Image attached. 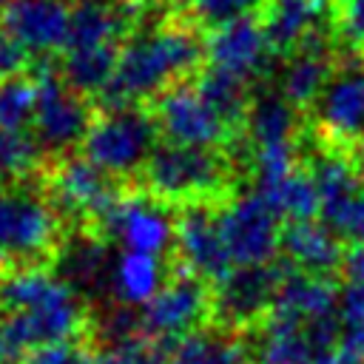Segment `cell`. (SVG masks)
<instances>
[{"label":"cell","instance_id":"40","mask_svg":"<svg viewBox=\"0 0 364 364\" xmlns=\"http://www.w3.org/2000/svg\"><path fill=\"white\" fill-rule=\"evenodd\" d=\"M316 364H364V353H358V350H350V347L338 344V347H333V350L321 353V355L316 358Z\"/></svg>","mask_w":364,"mask_h":364},{"label":"cell","instance_id":"26","mask_svg":"<svg viewBox=\"0 0 364 364\" xmlns=\"http://www.w3.org/2000/svg\"><path fill=\"white\" fill-rule=\"evenodd\" d=\"M247 134L253 145L293 142L299 131V114L282 94H262L247 108Z\"/></svg>","mask_w":364,"mask_h":364},{"label":"cell","instance_id":"37","mask_svg":"<svg viewBox=\"0 0 364 364\" xmlns=\"http://www.w3.org/2000/svg\"><path fill=\"white\" fill-rule=\"evenodd\" d=\"M333 23L353 48H364V0H336Z\"/></svg>","mask_w":364,"mask_h":364},{"label":"cell","instance_id":"44","mask_svg":"<svg viewBox=\"0 0 364 364\" xmlns=\"http://www.w3.org/2000/svg\"><path fill=\"white\" fill-rule=\"evenodd\" d=\"M3 262H6V253H3V247H0V270H3Z\"/></svg>","mask_w":364,"mask_h":364},{"label":"cell","instance_id":"28","mask_svg":"<svg viewBox=\"0 0 364 364\" xmlns=\"http://www.w3.org/2000/svg\"><path fill=\"white\" fill-rule=\"evenodd\" d=\"M259 193L287 222H310L321 213V196L316 191L310 171H304V168H296L287 179H282L279 185L259 191Z\"/></svg>","mask_w":364,"mask_h":364},{"label":"cell","instance_id":"41","mask_svg":"<svg viewBox=\"0 0 364 364\" xmlns=\"http://www.w3.org/2000/svg\"><path fill=\"white\" fill-rule=\"evenodd\" d=\"M353 159H355V165H358V171L364 173V134L355 139V148H353Z\"/></svg>","mask_w":364,"mask_h":364},{"label":"cell","instance_id":"30","mask_svg":"<svg viewBox=\"0 0 364 364\" xmlns=\"http://www.w3.org/2000/svg\"><path fill=\"white\" fill-rule=\"evenodd\" d=\"M37 91L31 80L6 77L0 80V131L23 134L28 122H34Z\"/></svg>","mask_w":364,"mask_h":364},{"label":"cell","instance_id":"14","mask_svg":"<svg viewBox=\"0 0 364 364\" xmlns=\"http://www.w3.org/2000/svg\"><path fill=\"white\" fill-rule=\"evenodd\" d=\"M318 131L330 142H350L364 134V65L333 71L313 105Z\"/></svg>","mask_w":364,"mask_h":364},{"label":"cell","instance_id":"3","mask_svg":"<svg viewBox=\"0 0 364 364\" xmlns=\"http://www.w3.org/2000/svg\"><path fill=\"white\" fill-rule=\"evenodd\" d=\"M159 128L142 108H119L97 117L82 139V156L108 176H131L156 151Z\"/></svg>","mask_w":364,"mask_h":364},{"label":"cell","instance_id":"43","mask_svg":"<svg viewBox=\"0 0 364 364\" xmlns=\"http://www.w3.org/2000/svg\"><path fill=\"white\" fill-rule=\"evenodd\" d=\"M9 3H11V0H0V11H6V9H9Z\"/></svg>","mask_w":364,"mask_h":364},{"label":"cell","instance_id":"1","mask_svg":"<svg viewBox=\"0 0 364 364\" xmlns=\"http://www.w3.org/2000/svg\"><path fill=\"white\" fill-rule=\"evenodd\" d=\"M205 57V43L193 26L168 23L134 34L117 60V71L108 88L100 94L108 111L134 108L139 100L156 97L191 74Z\"/></svg>","mask_w":364,"mask_h":364},{"label":"cell","instance_id":"6","mask_svg":"<svg viewBox=\"0 0 364 364\" xmlns=\"http://www.w3.org/2000/svg\"><path fill=\"white\" fill-rule=\"evenodd\" d=\"M154 122L165 136V142L185 148H208V151L225 145L236 131L199 94L196 85H185V82H176L156 97Z\"/></svg>","mask_w":364,"mask_h":364},{"label":"cell","instance_id":"2","mask_svg":"<svg viewBox=\"0 0 364 364\" xmlns=\"http://www.w3.org/2000/svg\"><path fill=\"white\" fill-rule=\"evenodd\" d=\"M145 191L162 205H208L228 191L230 165L219 151L162 142L142 168Z\"/></svg>","mask_w":364,"mask_h":364},{"label":"cell","instance_id":"10","mask_svg":"<svg viewBox=\"0 0 364 364\" xmlns=\"http://www.w3.org/2000/svg\"><path fill=\"white\" fill-rule=\"evenodd\" d=\"M287 267L270 262L256 267H230L213 287V316L225 327H247L264 321Z\"/></svg>","mask_w":364,"mask_h":364},{"label":"cell","instance_id":"16","mask_svg":"<svg viewBox=\"0 0 364 364\" xmlns=\"http://www.w3.org/2000/svg\"><path fill=\"white\" fill-rule=\"evenodd\" d=\"M270 313L296 318L318 333L338 338V287L327 276L287 273Z\"/></svg>","mask_w":364,"mask_h":364},{"label":"cell","instance_id":"4","mask_svg":"<svg viewBox=\"0 0 364 364\" xmlns=\"http://www.w3.org/2000/svg\"><path fill=\"white\" fill-rule=\"evenodd\" d=\"M279 213L270 208V202L259 193H239L228 199L216 210V225L225 242V250L230 256L233 267H256L270 264L276 253L282 250V225Z\"/></svg>","mask_w":364,"mask_h":364},{"label":"cell","instance_id":"23","mask_svg":"<svg viewBox=\"0 0 364 364\" xmlns=\"http://www.w3.org/2000/svg\"><path fill=\"white\" fill-rule=\"evenodd\" d=\"M119 46H68L63 57V80L77 94H102L117 71Z\"/></svg>","mask_w":364,"mask_h":364},{"label":"cell","instance_id":"36","mask_svg":"<svg viewBox=\"0 0 364 364\" xmlns=\"http://www.w3.org/2000/svg\"><path fill=\"white\" fill-rule=\"evenodd\" d=\"M321 216L338 233V239H347L355 247H364V188L355 196H350L347 202L324 208Z\"/></svg>","mask_w":364,"mask_h":364},{"label":"cell","instance_id":"34","mask_svg":"<svg viewBox=\"0 0 364 364\" xmlns=\"http://www.w3.org/2000/svg\"><path fill=\"white\" fill-rule=\"evenodd\" d=\"M88 364H165V353L142 336L102 344L97 353H91Z\"/></svg>","mask_w":364,"mask_h":364},{"label":"cell","instance_id":"22","mask_svg":"<svg viewBox=\"0 0 364 364\" xmlns=\"http://www.w3.org/2000/svg\"><path fill=\"white\" fill-rule=\"evenodd\" d=\"M108 247L100 236H77L57 256V276L68 282L80 296L108 287L111 279Z\"/></svg>","mask_w":364,"mask_h":364},{"label":"cell","instance_id":"38","mask_svg":"<svg viewBox=\"0 0 364 364\" xmlns=\"http://www.w3.org/2000/svg\"><path fill=\"white\" fill-rule=\"evenodd\" d=\"M91 353H85L82 347L71 344V341H63V344H48V347H40V350H31L23 364H88Z\"/></svg>","mask_w":364,"mask_h":364},{"label":"cell","instance_id":"31","mask_svg":"<svg viewBox=\"0 0 364 364\" xmlns=\"http://www.w3.org/2000/svg\"><path fill=\"white\" fill-rule=\"evenodd\" d=\"M40 145L34 134H9L0 131V188H6L11 179L26 176L37 159H40Z\"/></svg>","mask_w":364,"mask_h":364},{"label":"cell","instance_id":"33","mask_svg":"<svg viewBox=\"0 0 364 364\" xmlns=\"http://www.w3.org/2000/svg\"><path fill=\"white\" fill-rule=\"evenodd\" d=\"M338 338L344 347L364 353V284H350L338 290Z\"/></svg>","mask_w":364,"mask_h":364},{"label":"cell","instance_id":"24","mask_svg":"<svg viewBox=\"0 0 364 364\" xmlns=\"http://www.w3.org/2000/svg\"><path fill=\"white\" fill-rule=\"evenodd\" d=\"M165 364H247V350L228 333L196 330L165 353Z\"/></svg>","mask_w":364,"mask_h":364},{"label":"cell","instance_id":"32","mask_svg":"<svg viewBox=\"0 0 364 364\" xmlns=\"http://www.w3.org/2000/svg\"><path fill=\"white\" fill-rule=\"evenodd\" d=\"M253 171H256V191H267L287 179L296 171V145L293 142H273L253 148Z\"/></svg>","mask_w":364,"mask_h":364},{"label":"cell","instance_id":"21","mask_svg":"<svg viewBox=\"0 0 364 364\" xmlns=\"http://www.w3.org/2000/svg\"><path fill=\"white\" fill-rule=\"evenodd\" d=\"M165 264L159 256L122 250L111 264L108 290L122 307H145L165 287Z\"/></svg>","mask_w":364,"mask_h":364},{"label":"cell","instance_id":"15","mask_svg":"<svg viewBox=\"0 0 364 364\" xmlns=\"http://www.w3.org/2000/svg\"><path fill=\"white\" fill-rule=\"evenodd\" d=\"M173 247L185 270L205 282H219L233 267L216 225V213H210L205 205H191L176 216Z\"/></svg>","mask_w":364,"mask_h":364},{"label":"cell","instance_id":"45","mask_svg":"<svg viewBox=\"0 0 364 364\" xmlns=\"http://www.w3.org/2000/svg\"><path fill=\"white\" fill-rule=\"evenodd\" d=\"M171 3H182V0H171Z\"/></svg>","mask_w":364,"mask_h":364},{"label":"cell","instance_id":"17","mask_svg":"<svg viewBox=\"0 0 364 364\" xmlns=\"http://www.w3.org/2000/svg\"><path fill=\"white\" fill-rule=\"evenodd\" d=\"M333 336L318 333L296 318L267 313L256 338L259 364H316V358L333 350Z\"/></svg>","mask_w":364,"mask_h":364},{"label":"cell","instance_id":"13","mask_svg":"<svg viewBox=\"0 0 364 364\" xmlns=\"http://www.w3.org/2000/svg\"><path fill=\"white\" fill-rule=\"evenodd\" d=\"M71 14L65 0H11L3 11V26L26 54H51L68 46Z\"/></svg>","mask_w":364,"mask_h":364},{"label":"cell","instance_id":"5","mask_svg":"<svg viewBox=\"0 0 364 364\" xmlns=\"http://www.w3.org/2000/svg\"><path fill=\"white\" fill-rule=\"evenodd\" d=\"M37 105H34V139L43 151L60 154L74 145H82L88 128H91V108L77 94L63 74H57L48 65H40L37 80Z\"/></svg>","mask_w":364,"mask_h":364},{"label":"cell","instance_id":"29","mask_svg":"<svg viewBox=\"0 0 364 364\" xmlns=\"http://www.w3.org/2000/svg\"><path fill=\"white\" fill-rule=\"evenodd\" d=\"M196 88H199V94L222 114V119H225L230 128H236V125L247 117L250 102H247V82H245V80H239V77H233V74H228V71H219V68H210V65H208V68L199 74Z\"/></svg>","mask_w":364,"mask_h":364},{"label":"cell","instance_id":"8","mask_svg":"<svg viewBox=\"0 0 364 364\" xmlns=\"http://www.w3.org/2000/svg\"><path fill=\"white\" fill-rule=\"evenodd\" d=\"M60 219L48 199L34 191L0 188V247L11 259H40L57 242Z\"/></svg>","mask_w":364,"mask_h":364},{"label":"cell","instance_id":"42","mask_svg":"<svg viewBox=\"0 0 364 364\" xmlns=\"http://www.w3.org/2000/svg\"><path fill=\"white\" fill-rule=\"evenodd\" d=\"M80 6H100V3H108V0H77Z\"/></svg>","mask_w":364,"mask_h":364},{"label":"cell","instance_id":"39","mask_svg":"<svg viewBox=\"0 0 364 364\" xmlns=\"http://www.w3.org/2000/svg\"><path fill=\"white\" fill-rule=\"evenodd\" d=\"M341 273H344V282L350 284H364V247H350L344 253V262H341Z\"/></svg>","mask_w":364,"mask_h":364},{"label":"cell","instance_id":"7","mask_svg":"<svg viewBox=\"0 0 364 364\" xmlns=\"http://www.w3.org/2000/svg\"><path fill=\"white\" fill-rule=\"evenodd\" d=\"M208 316H213V293L208 290L205 279L179 270L142 307L139 321L142 333H148L154 341L176 344L179 338L202 330V321Z\"/></svg>","mask_w":364,"mask_h":364},{"label":"cell","instance_id":"20","mask_svg":"<svg viewBox=\"0 0 364 364\" xmlns=\"http://www.w3.org/2000/svg\"><path fill=\"white\" fill-rule=\"evenodd\" d=\"M318 37L321 31L307 40L282 71V97L293 108H313L333 77V60L327 54V46H318Z\"/></svg>","mask_w":364,"mask_h":364},{"label":"cell","instance_id":"12","mask_svg":"<svg viewBox=\"0 0 364 364\" xmlns=\"http://www.w3.org/2000/svg\"><path fill=\"white\" fill-rule=\"evenodd\" d=\"M270 43L256 17H242L219 26L205 40V57L210 68L228 71L245 82L259 80L270 65Z\"/></svg>","mask_w":364,"mask_h":364},{"label":"cell","instance_id":"25","mask_svg":"<svg viewBox=\"0 0 364 364\" xmlns=\"http://www.w3.org/2000/svg\"><path fill=\"white\" fill-rule=\"evenodd\" d=\"M310 176L316 182V191L321 196V210L347 202L364 188V173L358 171L353 156H344L341 151H324L313 159Z\"/></svg>","mask_w":364,"mask_h":364},{"label":"cell","instance_id":"11","mask_svg":"<svg viewBox=\"0 0 364 364\" xmlns=\"http://www.w3.org/2000/svg\"><path fill=\"white\" fill-rule=\"evenodd\" d=\"M119 193L111 188V176L91 165L85 156H65L48 176V202L57 216L100 222Z\"/></svg>","mask_w":364,"mask_h":364},{"label":"cell","instance_id":"19","mask_svg":"<svg viewBox=\"0 0 364 364\" xmlns=\"http://www.w3.org/2000/svg\"><path fill=\"white\" fill-rule=\"evenodd\" d=\"M321 0H262L259 26L273 51L301 48L313 34H318Z\"/></svg>","mask_w":364,"mask_h":364},{"label":"cell","instance_id":"9","mask_svg":"<svg viewBox=\"0 0 364 364\" xmlns=\"http://www.w3.org/2000/svg\"><path fill=\"white\" fill-rule=\"evenodd\" d=\"M102 233L122 245V250L162 256L173 247L176 239V216H171L168 205L154 199L151 193L117 196L114 205L97 222Z\"/></svg>","mask_w":364,"mask_h":364},{"label":"cell","instance_id":"18","mask_svg":"<svg viewBox=\"0 0 364 364\" xmlns=\"http://www.w3.org/2000/svg\"><path fill=\"white\" fill-rule=\"evenodd\" d=\"M282 250L299 273L327 276L330 270H341L344 247L338 233L327 222H287L282 230Z\"/></svg>","mask_w":364,"mask_h":364},{"label":"cell","instance_id":"35","mask_svg":"<svg viewBox=\"0 0 364 364\" xmlns=\"http://www.w3.org/2000/svg\"><path fill=\"white\" fill-rule=\"evenodd\" d=\"M256 6H262V0H188V14L196 26L219 28L247 17V11Z\"/></svg>","mask_w":364,"mask_h":364},{"label":"cell","instance_id":"27","mask_svg":"<svg viewBox=\"0 0 364 364\" xmlns=\"http://www.w3.org/2000/svg\"><path fill=\"white\" fill-rule=\"evenodd\" d=\"M131 28L125 11L108 3L100 6H77L71 14L68 46H117V40ZM65 46V48H68Z\"/></svg>","mask_w":364,"mask_h":364}]
</instances>
